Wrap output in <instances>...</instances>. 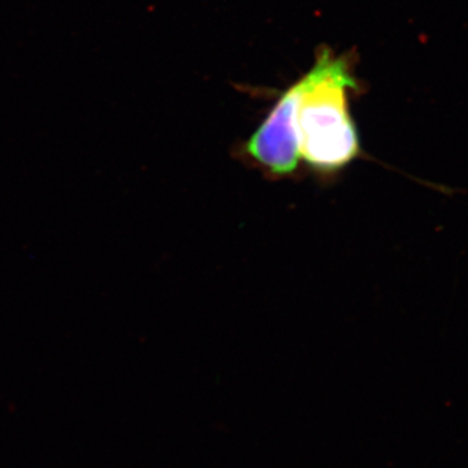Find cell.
<instances>
[{
    "label": "cell",
    "mask_w": 468,
    "mask_h": 468,
    "mask_svg": "<svg viewBox=\"0 0 468 468\" xmlns=\"http://www.w3.org/2000/svg\"><path fill=\"white\" fill-rule=\"evenodd\" d=\"M297 82L294 125L300 159L323 174L340 171L360 154L349 110V92L356 88L350 61L323 48Z\"/></svg>",
    "instance_id": "6da1fadb"
},
{
    "label": "cell",
    "mask_w": 468,
    "mask_h": 468,
    "mask_svg": "<svg viewBox=\"0 0 468 468\" xmlns=\"http://www.w3.org/2000/svg\"><path fill=\"white\" fill-rule=\"evenodd\" d=\"M298 82L280 95L273 109L243 144V153L271 177L291 176L300 165L294 117Z\"/></svg>",
    "instance_id": "7a4b0ae2"
}]
</instances>
